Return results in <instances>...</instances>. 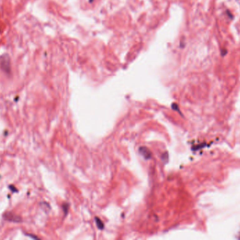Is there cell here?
<instances>
[{"instance_id": "6da1fadb", "label": "cell", "mask_w": 240, "mask_h": 240, "mask_svg": "<svg viewBox=\"0 0 240 240\" xmlns=\"http://www.w3.org/2000/svg\"><path fill=\"white\" fill-rule=\"evenodd\" d=\"M0 63H1L2 69L7 73H10L11 66L9 56L7 54L2 56L1 59H0Z\"/></svg>"}, {"instance_id": "7a4b0ae2", "label": "cell", "mask_w": 240, "mask_h": 240, "mask_svg": "<svg viewBox=\"0 0 240 240\" xmlns=\"http://www.w3.org/2000/svg\"><path fill=\"white\" fill-rule=\"evenodd\" d=\"M4 218L8 221L14 222H20L22 221L20 217L14 215V214L11 213H6L4 215Z\"/></svg>"}, {"instance_id": "3957f363", "label": "cell", "mask_w": 240, "mask_h": 240, "mask_svg": "<svg viewBox=\"0 0 240 240\" xmlns=\"http://www.w3.org/2000/svg\"><path fill=\"white\" fill-rule=\"evenodd\" d=\"M140 153L142 154L143 156L145 158V159H149L151 156V153L150 151H149V149H148L145 147H143V148H140Z\"/></svg>"}, {"instance_id": "277c9868", "label": "cell", "mask_w": 240, "mask_h": 240, "mask_svg": "<svg viewBox=\"0 0 240 240\" xmlns=\"http://www.w3.org/2000/svg\"><path fill=\"white\" fill-rule=\"evenodd\" d=\"M96 222H97V225H98V227H99L100 230H102L103 228L104 227V225H103V222L101 221L99 218H96Z\"/></svg>"}, {"instance_id": "5b68a950", "label": "cell", "mask_w": 240, "mask_h": 240, "mask_svg": "<svg viewBox=\"0 0 240 240\" xmlns=\"http://www.w3.org/2000/svg\"><path fill=\"white\" fill-rule=\"evenodd\" d=\"M239 239H240V236H239Z\"/></svg>"}]
</instances>
